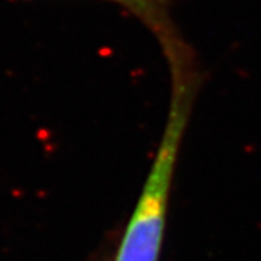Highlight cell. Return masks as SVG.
I'll return each instance as SVG.
<instances>
[{"mask_svg":"<svg viewBox=\"0 0 261 261\" xmlns=\"http://www.w3.org/2000/svg\"><path fill=\"white\" fill-rule=\"evenodd\" d=\"M174 96L163 141L154 157L140 200L123 233L116 261H159L167 214L170 187L174 176L181 135L192 102L187 73L176 74Z\"/></svg>","mask_w":261,"mask_h":261,"instance_id":"obj_1","label":"cell"},{"mask_svg":"<svg viewBox=\"0 0 261 261\" xmlns=\"http://www.w3.org/2000/svg\"><path fill=\"white\" fill-rule=\"evenodd\" d=\"M108 2H115L126 8L130 13L144 20L154 31H157L163 37L164 47H167L168 42H171L168 39L171 29L168 27L167 8L164 6V0H108Z\"/></svg>","mask_w":261,"mask_h":261,"instance_id":"obj_2","label":"cell"}]
</instances>
